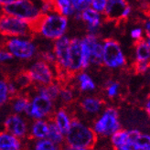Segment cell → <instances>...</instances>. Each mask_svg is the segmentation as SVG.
<instances>
[{
  "label": "cell",
  "instance_id": "obj_41",
  "mask_svg": "<svg viewBox=\"0 0 150 150\" xmlns=\"http://www.w3.org/2000/svg\"><path fill=\"white\" fill-rule=\"evenodd\" d=\"M146 43H147V45H148V47L150 48V38H148V40H147Z\"/></svg>",
  "mask_w": 150,
  "mask_h": 150
},
{
  "label": "cell",
  "instance_id": "obj_15",
  "mask_svg": "<svg viewBox=\"0 0 150 150\" xmlns=\"http://www.w3.org/2000/svg\"><path fill=\"white\" fill-rule=\"evenodd\" d=\"M81 18L87 22L89 33L96 35V32L98 31L99 27L101 25V17L99 12L87 7L81 12Z\"/></svg>",
  "mask_w": 150,
  "mask_h": 150
},
{
  "label": "cell",
  "instance_id": "obj_24",
  "mask_svg": "<svg viewBox=\"0 0 150 150\" xmlns=\"http://www.w3.org/2000/svg\"><path fill=\"white\" fill-rule=\"evenodd\" d=\"M78 82L79 87L81 92H87V91H93L95 89V83L92 78L85 72H81L78 76Z\"/></svg>",
  "mask_w": 150,
  "mask_h": 150
},
{
  "label": "cell",
  "instance_id": "obj_30",
  "mask_svg": "<svg viewBox=\"0 0 150 150\" xmlns=\"http://www.w3.org/2000/svg\"><path fill=\"white\" fill-rule=\"evenodd\" d=\"M59 96L65 103H70L74 100V94L71 89L66 86L59 85Z\"/></svg>",
  "mask_w": 150,
  "mask_h": 150
},
{
  "label": "cell",
  "instance_id": "obj_7",
  "mask_svg": "<svg viewBox=\"0 0 150 150\" xmlns=\"http://www.w3.org/2000/svg\"><path fill=\"white\" fill-rule=\"evenodd\" d=\"M120 123L118 121V112L115 108H108L103 112L98 121L93 126V131L97 134L103 137H109L120 129Z\"/></svg>",
  "mask_w": 150,
  "mask_h": 150
},
{
  "label": "cell",
  "instance_id": "obj_19",
  "mask_svg": "<svg viewBox=\"0 0 150 150\" xmlns=\"http://www.w3.org/2000/svg\"><path fill=\"white\" fill-rule=\"evenodd\" d=\"M103 106V102L97 98L88 97L81 102V107L88 114H96Z\"/></svg>",
  "mask_w": 150,
  "mask_h": 150
},
{
  "label": "cell",
  "instance_id": "obj_5",
  "mask_svg": "<svg viewBox=\"0 0 150 150\" xmlns=\"http://www.w3.org/2000/svg\"><path fill=\"white\" fill-rule=\"evenodd\" d=\"M70 39L65 36H62L56 40L54 43V54L56 57L55 68L58 71V75L63 77L65 73L66 77H68L67 73H69L70 67Z\"/></svg>",
  "mask_w": 150,
  "mask_h": 150
},
{
  "label": "cell",
  "instance_id": "obj_40",
  "mask_svg": "<svg viewBox=\"0 0 150 150\" xmlns=\"http://www.w3.org/2000/svg\"><path fill=\"white\" fill-rule=\"evenodd\" d=\"M12 1H14V0H0V2H1L2 4H7V3H10V2H12Z\"/></svg>",
  "mask_w": 150,
  "mask_h": 150
},
{
  "label": "cell",
  "instance_id": "obj_10",
  "mask_svg": "<svg viewBox=\"0 0 150 150\" xmlns=\"http://www.w3.org/2000/svg\"><path fill=\"white\" fill-rule=\"evenodd\" d=\"M103 13L106 21L119 22L129 17L131 7L126 0H106Z\"/></svg>",
  "mask_w": 150,
  "mask_h": 150
},
{
  "label": "cell",
  "instance_id": "obj_1",
  "mask_svg": "<svg viewBox=\"0 0 150 150\" xmlns=\"http://www.w3.org/2000/svg\"><path fill=\"white\" fill-rule=\"evenodd\" d=\"M65 136L66 145L75 150L92 149L97 142V134L77 119L71 120L70 129Z\"/></svg>",
  "mask_w": 150,
  "mask_h": 150
},
{
  "label": "cell",
  "instance_id": "obj_3",
  "mask_svg": "<svg viewBox=\"0 0 150 150\" xmlns=\"http://www.w3.org/2000/svg\"><path fill=\"white\" fill-rule=\"evenodd\" d=\"M3 12L29 22L32 28L43 15L40 7L31 0H14L10 3L5 4Z\"/></svg>",
  "mask_w": 150,
  "mask_h": 150
},
{
  "label": "cell",
  "instance_id": "obj_36",
  "mask_svg": "<svg viewBox=\"0 0 150 150\" xmlns=\"http://www.w3.org/2000/svg\"><path fill=\"white\" fill-rule=\"evenodd\" d=\"M13 55L7 50H0V62H5L13 59Z\"/></svg>",
  "mask_w": 150,
  "mask_h": 150
},
{
  "label": "cell",
  "instance_id": "obj_22",
  "mask_svg": "<svg viewBox=\"0 0 150 150\" xmlns=\"http://www.w3.org/2000/svg\"><path fill=\"white\" fill-rule=\"evenodd\" d=\"M137 50H136V56L137 61L139 62H146L150 59V48L148 47L147 43L143 40H137Z\"/></svg>",
  "mask_w": 150,
  "mask_h": 150
},
{
  "label": "cell",
  "instance_id": "obj_25",
  "mask_svg": "<svg viewBox=\"0 0 150 150\" xmlns=\"http://www.w3.org/2000/svg\"><path fill=\"white\" fill-rule=\"evenodd\" d=\"M14 99L13 100V110L15 111L16 114H21L26 111L28 103H29V99L28 97L24 96V95H16L12 97Z\"/></svg>",
  "mask_w": 150,
  "mask_h": 150
},
{
  "label": "cell",
  "instance_id": "obj_13",
  "mask_svg": "<svg viewBox=\"0 0 150 150\" xmlns=\"http://www.w3.org/2000/svg\"><path fill=\"white\" fill-rule=\"evenodd\" d=\"M82 69L81 40L74 38L70 40V67L69 72L73 74Z\"/></svg>",
  "mask_w": 150,
  "mask_h": 150
},
{
  "label": "cell",
  "instance_id": "obj_11",
  "mask_svg": "<svg viewBox=\"0 0 150 150\" xmlns=\"http://www.w3.org/2000/svg\"><path fill=\"white\" fill-rule=\"evenodd\" d=\"M33 82H37L39 85H49L53 82L54 74L50 63L43 61L36 62L28 71Z\"/></svg>",
  "mask_w": 150,
  "mask_h": 150
},
{
  "label": "cell",
  "instance_id": "obj_6",
  "mask_svg": "<svg viewBox=\"0 0 150 150\" xmlns=\"http://www.w3.org/2000/svg\"><path fill=\"white\" fill-rule=\"evenodd\" d=\"M103 49V62L108 68L115 69L125 64V58L117 41L114 40H104Z\"/></svg>",
  "mask_w": 150,
  "mask_h": 150
},
{
  "label": "cell",
  "instance_id": "obj_33",
  "mask_svg": "<svg viewBox=\"0 0 150 150\" xmlns=\"http://www.w3.org/2000/svg\"><path fill=\"white\" fill-rule=\"evenodd\" d=\"M105 5H106V0H93V2L91 4L93 9L99 13H103L104 11Z\"/></svg>",
  "mask_w": 150,
  "mask_h": 150
},
{
  "label": "cell",
  "instance_id": "obj_14",
  "mask_svg": "<svg viewBox=\"0 0 150 150\" xmlns=\"http://www.w3.org/2000/svg\"><path fill=\"white\" fill-rule=\"evenodd\" d=\"M87 46L90 49L91 52V59H90V63L95 65H102L103 62V45L98 41L96 35L90 34L87 35L83 40Z\"/></svg>",
  "mask_w": 150,
  "mask_h": 150
},
{
  "label": "cell",
  "instance_id": "obj_35",
  "mask_svg": "<svg viewBox=\"0 0 150 150\" xmlns=\"http://www.w3.org/2000/svg\"><path fill=\"white\" fill-rule=\"evenodd\" d=\"M107 94L109 97H115L116 96L118 90H119V83L117 82H110L107 85Z\"/></svg>",
  "mask_w": 150,
  "mask_h": 150
},
{
  "label": "cell",
  "instance_id": "obj_12",
  "mask_svg": "<svg viewBox=\"0 0 150 150\" xmlns=\"http://www.w3.org/2000/svg\"><path fill=\"white\" fill-rule=\"evenodd\" d=\"M5 129L18 138H23L27 136L28 125L25 120L18 114L10 115L6 117L5 121Z\"/></svg>",
  "mask_w": 150,
  "mask_h": 150
},
{
  "label": "cell",
  "instance_id": "obj_42",
  "mask_svg": "<svg viewBox=\"0 0 150 150\" xmlns=\"http://www.w3.org/2000/svg\"><path fill=\"white\" fill-rule=\"evenodd\" d=\"M0 9H1V2H0Z\"/></svg>",
  "mask_w": 150,
  "mask_h": 150
},
{
  "label": "cell",
  "instance_id": "obj_38",
  "mask_svg": "<svg viewBox=\"0 0 150 150\" xmlns=\"http://www.w3.org/2000/svg\"><path fill=\"white\" fill-rule=\"evenodd\" d=\"M145 29L148 38H150V20H147L145 24Z\"/></svg>",
  "mask_w": 150,
  "mask_h": 150
},
{
  "label": "cell",
  "instance_id": "obj_29",
  "mask_svg": "<svg viewBox=\"0 0 150 150\" xmlns=\"http://www.w3.org/2000/svg\"><path fill=\"white\" fill-rule=\"evenodd\" d=\"M35 148L37 150H56L58 149V146L50 139L42 138L36 143Z\"/></svg>",
  "mask_w": 150,
  "mask_h": 150
},
{
  "label": "cell",
  "instance_id": "obj_18",
  "mask_svg": "<svg viewBox=\"0 0 150 150\" xmlns=\"http://www.w3.org/2000/svg\"><path fill=\"white\" fill-rule=\"evenodd\" d=\"M49 132V123L41 119H35L31 126V137L36 139L46 138Z\"/></svg>",
  "mask_w": 150,
  "mask_h": 150
},
{
  "label": "cell",
  "instance_id": "obj_28",
  "mask_svg": "<svg viewBox=\"0 0 150 150\" xmlns=\"http://www.w3.org/2000/svg\"><path fill=\"white\" fill-rule=\"evenodd\" d=\"M134 150H150V136L140 133L134 142Z\"/></svg>",
  "mask_w": 150,
  "mask_h": 150
},
{
  "label": "cell",
  "instance_id": "obj_34",
  "mask_svg": "<svg viewBox=\"0 0 150 150\" xmlns=\"http://www.w3.org/2000/svg\"><path fill=\"white\" fill-rule=\"evenodd\" d=\"M150 67V63L146 62H139L137 61V63L134 65V70H136L137 73H145Z\"/></svg>",
  "mask_w": 150,
  "mask_h": 150
},
{
  "label": "cell",
  "instance_id": "obj_26",
  "mask_svg": "<svg viewBox=\"0 0 150 150\" xmlns=\"http://www.w3.org/2000/svg\"><path fill=\"white\" fill-rule=\"evenodd\" d=\"M112 144L115 148L120 149L122 146L127 143L128 141V131L118 130L112 134Z\"/></svg>",
  "mask_w": 150,
  "mask_h": 150
},
{
  "label": "cell",
  "instance_id": "obj_9",
  "mask_svg": "<svg viewBox=\"0 0 150 150\" xmlns=\"http://www.w3.org/2000/svg\"><path fill=\"white\" fill-rule=\"evenodd\" d=\"M4 47L14 57L21 59H31L37 51L36 46L31 41L18 39V37L6 40L4 44Z\"/></svg>",
  "mask_w": 150,
  "mask_h": 150
},
{
  "label": "cell",
  "instance_id": "obj_27",
  "mask_svg": "<svg viewBox=\"0 0 150 150\" xmlns=\"http://www.w3.org/2000/svg\"><path fill=\"white\" fill-rule=\"evenodd\" d=\"M57 8H58V12L59 14L63 15V16H71V15L74 14L75 10L73 8V6L71 4V0H54Z\"/></svg>",
  "mask_w": 150,
  "mask_h": 150
},
{
  "label": "cell",
  "instance_id": "obj_32",
  "mask_svg": "<svg viewBox=\"0 0 150 150\" xmlns=\"http://www.w3.org/2000/svg\"><path fill=\"white\" fill-rule=\"evenodd\" d=\"M73 8L77 12H81L91 6L93 0H71Z\"/></svg>",
  "mask_w": 150,
  "mask_h": 150
},
{
  "label": "cell",
  "instance_id": "obj_23",
  "mask_svg": "<svg viewBox=\"0 0 150 150\" xmlns=\"http://www.w3.org/2000/svg\"><path fill=\"white\" fill-rule=\"evenodd\" d=\"M39 93L47 96L51 101L56 100L59 94V85L55 83H50L49 85H40L39 88Z\"/></svg>",
  "mask_w": 150,
  "mask_h": 150
},
{
  "label": "cell",
  "instance_id": "obj_2",
  "mask_svg": "<svg viewBox=\"0 0 150 150\" xmlns=\"http://www.w3.org/2000/svg\"><path fill=\"white\" fill-rule=\"evenodd\" d=\"M67 27L68 19L66 16L59 13H48L42 15L33 26V29L35 33L39 32L46 39L58 40L64 35Z\"/></svg>",
  "mask_w": 150,
  "mask_h": 150
},
{
  "label": "cell",
  "instance_id": "obj_20",
  "mask_svg": "<svg viewBox=\"0 0 150 150\" xmlns=\"http://www.w3.org/2000/svg\"><path fill=\"white\" fill-rule=\"evenodd\" d=\"M12 81L15 84V86L17 87L18 91V90H23V89L28 88L33 82L28 71H22L18 72V74H16V76H15Z\"/></svg>",
  "mask_w": 150,
  "mask_h": 150
},
{
  "label": "cell",
  "instance_id": "obj_17",
  "mask_svg": "<svg viewBox=\"0 0 150 150\" xmlns=\"http://www.w3.org/2000/svg\"><path fill=\"white\" fill-rule=\"evenodd\" d=\"M21 147L19 138L6 132L0 133V150H18Z\"/></svg>",
  "mask_w": 150,
  "mask_h": 150
},
{
  "label": "cell",
  "instance_id": "obj_37",
  "mask_svg": "<svg viewBox=\"0 0 150 150\" xmlns=\"http://www.w3.org/2000/svg\"><path fill=\"white\" fill-rule=\"evenodd\" d=\"M131 37H132V39L134 40H141L142 39V29L137 28H134L132 29V31H131Z\"/></svg>",
  "mask_w": 150,
  "mask_h": 150
},
{
  "label": "cell",
  "instance_id": "obj_8",
  "mask_svg": "<svg viewBox=\"0 0 150 150\" xmlns=\"http://www.w3.org/2000/svg\"><path fill=\"white\" fill-rule=\"evenodd\" d=\"M53 112V103L47 96L42 94H37L29 102L25 111L27 115L33 119H42L44 117H50Z\"/></svg>",
  "mask_w": 150,
  "mask_h": 150
},
{
  "label": "cell",
  "instance_id": "obj_16",
  "mask_svg": "<svg viewBox=\"0 0 150 150\" xmlns=\"http://www.w3.org/2000/svg\"><path fill=\"white\" fill-rule=\"evenodd\" d=\"M53 121L59 127V129L62 131L63 134H66V133L69 131L71 119L70 117V115L68 111L64 108L59 109L53 116Z\"/></svg>",
  "mask_w": 150,
  "mask_h": 150
},
{
  "label": "cell",
  "instance_id": "obj_21",
  "mask_svg": "<svg viewBox=\"0 0 150 150\" xmlns=\"http://www.w3.org/2000/svg\"><path fill=\"white\" fill-rule=\"evenodd\" d=\"M48 123H49V132H48L47 138L52 141L57 146L62 145L64 142V137H63L64 134L59 129V127L57 126L54 121H50Z\"/></svg>",
  "mask_w": 150,
  "mask_h": 150
},
{
  "label": "cell",
  "instance_id": "obj_31",
  "mask_svg": "<svg viewBox=\"0 0 150 150\" xmlns=\"http://www.w3.org/2000/svg\"><path fill=\"white\" fill-rule=\"evenodd\" d=\"M9 97L8 87H7V81L4 80H0V107L3 106L6 103Z\"/></svg>",
  "mask_w": 150,
  "mask_h": 150
},
{
  "label": "cell",
  "instance_id": "obj_4",
  "mask_svg": "<svg viewBox=\"0 0 150 150\" xmlns=\"http://www.w3.org/2000/svg\"><path fill=\"white\" fill-rule=\"evenodd\" d=\"M0 34L5 37H30L35 34L29 22L9 15L0 16Z\"/></svg>",
  "mask_w": 150,
  "mask_h": 150
},
{
  "label": "cell",
  "instance_id": "obj_39",
  "mask_svg": "<svg viewBox=\"0 0 150 150\" xmlns=\"http://www.w3.org/2000/svg\"><path fill=\"white\" fill-rule=\"evenodd\" d=\"M146 110L147 112V115H149L150 117V95L148 97V99H147V102H146Z\"/></svg>",
  "mask_w": 150,
  "mask_h": 150
}]
</instances>
